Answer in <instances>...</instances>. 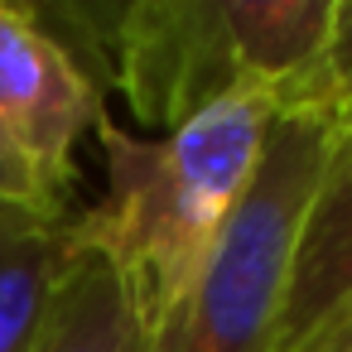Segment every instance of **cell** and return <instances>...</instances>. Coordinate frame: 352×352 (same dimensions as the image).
<instances>
[{"label": "cell", "mask_w": 352, "mask_h": 352, "mask_svg": "<svg viewBox=\"0 0 352 352\" xmlns=\"http://www.w3.org/2000/svg\"><path fill=\"white\" fill-rule=\"evenodd\" d=\"M285 97L265 82H246L169 135H131L97 121L107 155V198L73 217V232L102 246L135 285L145 318L155 323L203 270L222 222L246 193L265 135Z\"/></svg>", "instance_id": "6da1fadb"}, {"label": "cell", "mask_w": 352, "mask_h": 352, "mask_svg": "<svg viewBox=\"0 0 352 352\" xmlns=\"http://www.w3.org/2000/svg\"><path fill=\"white\" fill-rule=\"evenodd\" d=\"M333 25V0H135L111 15L116 82L135 121L164 135L217 97L265 82L304 107Z\"/></svg>", "instance_id": "7a4b0ae2"}, {"label": "cell", "mask_w": 352, "mask_h": 352, "mask_svg": "<svg viewBox=\"0 0 352 352\" xmlns=\"http://www.w3.org/2000/svg\"><path fill=\"white\" fill-rule=\"evenodd\" d=\"M328 164L333 131L318 116L280 111L203 270L150 323V352H280L299 232Z\"/></svg>", "instance_id": "3957f363"}, {"label": "cell", "mask_w": 352, "mask_h": 352, "mask_svg": "<svg viewBox=\"0 0 352 352\" xmlns=\"http://www.w3.org/2000/svg\"><path fill=\"white\" fill-rule=\"evenodd\" d=\"M97 82L25 6H0V126L49 174L73 184V155L102 121Z\"/></svg>", "instance_id": "277c9868"}, {"label": "cell", "mask_w": 352, "mask_h": 352, "mask_svg": "<svg viewBox=\"0 0 352 352\" xmlns=\"http://www.w3.org/2000/svg\"><path fill=\"white\" fill-rule=\"evenodd\" d=\"M34 352H150V318L131 275L73 232Z\"/></svg>", "instance_id": "5b68a950"}, {"label": "cell", "mask_w": 352, "mask_h": 352, "mask_svg": "<svg viewBox=\"0 0 352 352\" xmlns=\"http://www.w3.org/2000/svg\"><path fill=\"white\" fill-rule=\"evenodd\" d=\"M352 294V135L333 140V164L299 232L280 352H294Z\"/></svg>", "instance_id": "8992f818"}, {"label": "cell", "mask_w": 352, "mask_h": 352, "mask_svg": "<svg viewBox=\"0 0 352 352\" xmlns=\"http://www.w3.org/2000/svg\"><path fill=\"white\" fill-rule=\"evenodd\" d=\"M63 256L68 222L0 212V352H34Z\"/></svg>", "instance_id": "52a82bcc"}, {"label": "cell", "mask_w": 352, "mask_h": 352, "mask_svg": "<svg viewBox=\"0 0 352 352\" xmlns=\"http://www.w3.org/2000/svg\"><path fill=\"white\" fill-rule=\"evenodd\" d=\"M304 116H318L333 140L352 135V0H333V25L318 58V73L304 92Z\"/></svg>", "instance_id": "ba28073f"}, {"label": "cell", "mask_w": 352, "mask_h": 352, "mask_svg": "<svg viewBox=\"0 0 352 352\" xmlns=\"http://www.w3.org/2000/svg\"><path fill=\"white\" fill-rule=\"evenodd\" d=\"M68 193L58 174H49L6 126H0V212L39 217V222H68Z\"/></svg>", "instance_id": "9c48e42d"}, {"label": "cell", "mask_w": 352, "mask_h": 352, "mask_svg": "<svg viewBox=\"0 0 352 352\" xmlns=\"http://www.w3.org/2000/svg\"><path fill=\"white\" fill-rule=\"evenodd\" d=\"M294 352H352V294H347Z\"/></svg>", "instance_id": "30bf717a"}]
</instances>
